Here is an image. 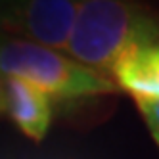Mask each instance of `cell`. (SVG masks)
<instances>
[{
  "label": "cell",
  "mask_w": 159,
  "mask_h": 159,
  "mask_svg": "<svg viewBox=\"0 0 159 159\" xmlns=\"http://www.w3.org/2000/svg\"><path fill=\"white\" fill-rule=\"evenodd\" d=\"M159 42V19L132 0H83L65 50L71 58L111 79L127 54Z\"/></svg>",
  "instance_id": "obj_1"
},
{
  "label": "cell",
  "mask_w": 159,
  "mask_h": 159,
  "mask_svg": "<svg viewBox=\"0 0 159 159\" xmlns=\"http://www.w3.org/2000/svg\"><path fill=\"white\" fill-rule=\"evenodd\" d=\"M0 75L21 79L48 98L71 100L117 92L109 77L46 46L19 39L0 40Z\"/></svg>",
  "instance_id": "obj_2"
},
{
  "label": "cell",
  "mask_w": 159,
  "mask_h": 159,
  "mask_svg": "<svg viewBox=\"0 0 159 159\" xmlns=\"http://www.w3.org/2000/svg\"><path fill=\"white\" fill-rule=\"evenodd\" d=\"M75 0H0V29L52 50H65Z\"/></svg>",
  "instance_id": "obj_3"
},
{
  "label": "cell",
  "mask_w": 159,
  "mask_h": 159,
  "mask_svg": "<svg viewBox=\"0 0 159 159\" xmlns=\"http://www.w3.org/2000/svg\"><path fill=\"white\" fill-rule=\"evenodd\" d=\"M6 113L14 121L17 130L29 140H44L52 123V102L33 84L21 79H4Z\"/></svg>",
  "instance_id": "obj_4"
},
{
  "label": "cell",
  "mask_w": 159,
  "mask_h": 159,
  "mask_svg": "<svg viewBox=\"0 0 159 159\" xmlns=\"http://www.w3.org/2000/svg\"><path fill=\"white\" fill-rule=\"evenodd\" d=\"M111 79L117 88L129 92L134 100H159V42L121 58L113 67Z\"/></svg>",
  "instance_id": "obj_5"
},
{
  "label": "cell",
  "mask_w": 159,
  "mask_h": 159,
  "mask_svg": "<svg viewBox=\"0 0 159 159\" xmlns=\"http://www.w3.org/2000/svg\"><path fill=\"white\" fill-rule=\"evenodd\" d=\"M134 102H136V106H138L140 115L144 117V121L148 125V130H150L152 138L159 146V100L138 98V100H134Z\"/></svg>",
  "instance_id": "obj_6"
},
{
  "label": "cell",
  "mask_w": 159,
  "mask_h": 159,
  "mask_svg": "<svg viewBox=\"0 0 159 159\" xmlns=\"http://www.w3.org/2000/svg\"><path fill=\"white\" fill-rule=\"evenodd\" d=\"M6 113V92H4V77L0 75V117Z\"/></svg>",
  "instance_id": "obj_7"
},
{
  "label": "cell",
  "mask_w": 159,
  "mask_h": 159,
  "mask_svg": "<svg viewBox=\"0 0 159 159\" xmlns=\"http://www.w3.org/2000/svg\"><path fill=\"white\" fill-rule=\"evenodd\" d=\"M75 2H83V0H75Z\"/></svg>",
  "instance_id": "obj_8"
}]
</instances>
